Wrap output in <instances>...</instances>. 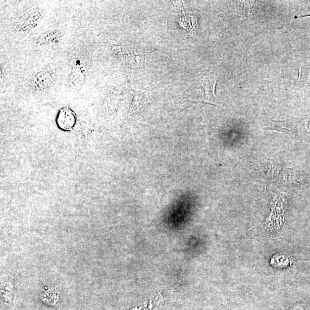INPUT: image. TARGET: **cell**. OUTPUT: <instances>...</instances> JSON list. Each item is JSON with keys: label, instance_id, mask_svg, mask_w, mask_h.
Returning <instances> with one entry per match:
<instances>
[{"label": "cell", "instance_id": "6da1fadb", "mask_svg": "<svg viewBox=\"0 0 310 310\" xmlns=\"http://www.w3.org/2000/svg\"><path fill=\"white\" fill-rule=\"evenodd\" d=\"M216 82L215 76L200 78L188 89L177 96L178 103H202L216 106L217 99L215 94Z\"/></svg>", "mask_w": 310, "mask_h": 310}, {"label": "cell", "instance_id": "7a4b0ae2", "mask_svg": "<svg viewBox=\"0 0 310 310\" xmlns=\"http://www.w3.org/2000/svg\"><path fill=\"white\" fill-rule=\"evenodd\" d=\"M45 12L39 6H31L20 12L15 23L17 34L26 36L33 28L39 24Z\"/></svg>", "mask_w": 310, "mask_h": 310}, {"label": "cell", "instance_id": "3957f363", "mask_svg": "<svg viewBox=\"0 0 310 310\" xmlns=\"http://www.w3.org/2000/svg\"><path fill=\"white\" fill-rule=\"evenodd\" d=\"M114 48L116 55L128 66H139L145 63V52L140 48L127 43H121L115 46Z\"/></svg>", "mask_w": 310, "mask_h": 310}, {"label": "cell", "instance_id": "277c9868", "mask_svg": "<svg viewBox=\"0 0 310 310\" xmlns=\"http://www.w3.org/2000/svg\"><path fill=\"white\" fill-rule=\"evenodd\" d=\"M55 82L53 71L41 70L35 73L31 77V85L37 93H43L51 88Z\"/></svg>", "mask_w": 310, "mask_h": 310}, {"label": "cell", "instance_id": "5b68a950", "mask_svg": "<svg viewBox=\"0 0 310 310\" xmlns=\"http://www.w3.org/2000/svg\"><path fill=\"white\" fill-rule=\"evenodd\" d=\"M86 79V69L81 60L75 59L71 65L69 83L71 88L78 90L82 87Z\"/></svg>", "mask_w": 310, "mask_h": 310}, {"label": "cell", "instance_id": "8992f818", "mask_svg": "<svg viewBox=\"0 0 310 310\" xmlns=\"http://www.w3.org/2000/svg\"><path fill=\"white\" fill-rule=\"evenodd\" d=\"M62 32L58 29H50L40 34L33 37V42L39 46L56 44L62 38Z\"/></svg>", "mask_w": 310, "mask_h": 310}, {"label": "cell", "instance_id": "52a82bcc", "mask_svg": "<svg viewBox=\"0 0 310 310\" xmlns=\"http://www.w3.org/2000/svg\"><path fill=\"white\" fill-rule=\"evenodd\" d=\"M57 122L59 128L64 131H70L76 123V115L69 107L63 108L59 112Z\"/></svg>", "mask_w": 310, "mask_h": 310}, {"label": "cell", "instance_id": "ba28073f", "mask_svg": "<svg viewBox=\"0 0 310 310\" xmlns=\"http://www.w3.org/2000/svg\"><path fill=\"white\" fill-rule=\"evenodd\" d=\"M133 95L134 98L131 110L136 112L144 111L150 102L149 94L136 91Z\"/></svg>", "mask_w": 310, "mask_h": 310}, {"label": "cell", "instance_id": "9c48e42d", "mask_svg": "<svg viewBox=\"0 0 310 310\" xmlns=\"http://www.w3.org/2000/svg\"><path fill=\"white\" fill-rule=\"evenodd\" d=\"M40 298L46 304L55 305L59 300V294L56 288L51 287L43 291L40 294Z\"/></svg>", "mask_w": 310, "mask_h": 310}, {"label": "cell", "instance_id": "30bf717a", "mask_svg": "<svg viewBox=\"0 0 310 310\" xmlns=\"http://www.w3.org/2000/svg\"><path fill=\"white\" fill-rule=\"evenodd\" d=\"M120 100L118 94L113 91H108L104 100V106L108 111H114L116 110Z\"/></svg>", "mask_w": 310, "mask_h": 310}, {"label": "cell", "instance_id": "8fae6325", "mask_svg": "<svg viewBox=\"0 0 310 310\" xmlns=\"http://www.w3.org/2000/svg\"><path fill=\"white\" fill-rule=\"evenodd\" d=\"M2 296L3 300L6 301L7 303L11 304L14 294L13 286L10 283L7 282L6 284L4 283L3 286L2 285Z\"/></svg>", "mask_w": 310, "mask_h": 310}]
</instances>
